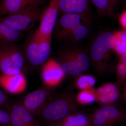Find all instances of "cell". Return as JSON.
I'll return each mask as SVG.
<instances>
[{"mask_svg": "<svg viewBox=\"0 0 126 126\" xmlns=\"http://www.w3.org/2000/svg\"><path fill=\"white\" fill-rule=\"evenodd\" d=\"M44 2L45 0H0V17L29 6H40Z\"/></svg>", "mask_w": 126, "mask_h": 126, "instance_id": "obj_15", "label": "cell"}, {"mask_svg": "<svg viewBox=\"0 0 126 126\" xmlns=\"http://www.w3.org/2000/svg\"><path fill=\"white\" fill-rule=\"evenodd\" d=\"M79 109L77 95L73 90H68L49 97L38 119L44 124L53 123L77 112Z\"/></svg>", "mask_w": 126, "mask_h": 126, "instance_id": "obj_1", "label": "cell"}, {"mask_svg": "<svg viewBox=\"0 0 126 126\" xmlns=\"http://www.w3.org/2000/svg\"><path fill=\"white\" fill-rule=\"evenodd\" d=\"M79 104L83 105L90 104L96 101L94 89L81 90L77 95Z\"/></svg>", "mask_w": 126, "mask_h": 126, "instance_id": "obj_21", "label": "cell"}, {"mask_svg": "<svg viewBox=\"0 0 126 126\" xmlns=\"http://www.w3.org/2000/svg\"><path fill=\"white\" fill-rule=\"evenodd\" d=\"M59 11V0H50L47 8L43 11L40 24L38 29L34 32L35 34L44 38L52 39Z\"/></svg>", "mask_w": 126, "mask_h": 126, "instance_id": "obj_9", "label": "cell"}, {"mask_svg": "<svg viewBox=\"0 0 126 126\" xmlns=\"http://www.w3.org/2000/svg\"><path fill=\"white\" fill-rule=\"evenodd\" d=\"M90 23L82 24L78 25L69 34L67 40L79 41L85 38L88 34Z\"/></svg>", "mask_w": 126, "mask_h": 126, "instance_id": "obj_18", "label": "cell"}, {"mask_svg": "<svg viewBox=\"0 0 126 126\" xmlns=\"http://www.w3.org/2000/svg\"><path fill=\"white\" fill-rule=\"evenodd\" d=\"M89 22L88 14H64L56 22L54 29L55 36L61 40H67L69 34L78 25Z\"/></svg>", "mask_w": 126, "mask_h": 126, "instance_id": "obj_8", "label": "cell"}, {"mask_svg": "<svg viewBox=\"0 0 126 126\" xmlns=\"http://www.w3.org/2000/svg\"><path fill=\"white\" fill-rule=\"evenodd\" d=\"M7 106V98L4 92L0 90V107Z\"/></svg>", "mask_w": 126, "mask_h": 126, "instance_id": "obj_28", "label": "cell"}, {"mask_svg": "<svg viewBox=\"0 0 126 126\" xmlns=\"http://www.w3.org/2000/svg\"><path fill=\"white\" fill-rule=\"evenodd\" d=\"M24 54L15 43L0 46V72L12 75L22 72L24 65Z\"/></svg>", "mask_w": 126, "mask_h": 126, "instance_id": "obj_6", "label": "cell"}, {"mask_svg": "<svg viewBox=\"0 0 126 126\" xmlns=\"http://www.w3.org/2000/svg\"><path fill=\"white\" fill-rule=\"evenodd\" d=\"M117 81L116 83L121 87L126 81V64L119 62L116 67Z\"/></svg>", "mask_w": 126, "mask_h": 126, "instance_id": "obj_22", "label": "cell"}, {"mask_svg": "<svg viewBox=\"0 0 126 126\" xmlns=\"http://www.w3.org/2000/svg\"><path fill=\"white\" fill-rule=\"evenodd\" d=\"M48 124H50L55 126H77L75 124L68 122L64 118H63V119L58 121Z\"/></svg>", "mask_w": 126, "mask_h": 126, "instance_id": "obj_27", "label": "cell"}, {"mask_svg": "<svg viewBox=\"0 0 126 126\" xmlns=\"http://www.w3.org/2000/svg\"><path fill=\"white\" fill-rule=\"evenodd\" d=\"M21 33L0 20V46L15 43L20 39Z\"/></svg>", "mask_w": 126, "mask_h": 126, "instance_id": "obj_17", "label": "cell"}, {"mask_svg": "<svg viewBox=\"0 0 126 126\" xmlns=\"http://www.w3.org/2000/svg\"><path fill=\"white\" fill-rule=\"evenodd\" d=\"M59 63L65 73L77 78L88 70L90 57L81 48H69L60 53Z\"/></svg>", "mask_w": 126, "mask_h": 126, "instance_id": "obj_3", "label": "cell"}, {"mask_svg": "<svg viewBox=\"0 0 126 126\" xmlns=\"http://www.w3.org/2000/svg\"><path fill=\"white\" fill-rule=\"evenodd\" d=\"M115 41L114 34L106 32L98 35L93 42L90 49V61L99 74H104L108 71L110 54Z\"/></svg>", "mask_w": 126, "mask_h": 126, "instance_id": "obj_2", "label": "cell"}, {"mask_svg": "<svg viewBox=\"0 0 126 126\" xmlns=\"http://www.w3.org/2000/svg\"><path fill=\"white\" fill-rule=\"evenodd\" d=\"M96 9L98 14L102 16L112 14L114 7L111 0H89Z\"/></svg>", "mask_w": 126, "mask_h": 126, "instance_id": "obj_19", "label": "cell"}, {"mask_svg": "<svg viewBox=\"0 0 126 126\" xmlns=\"http://www.w3.org/2000/svg\"><path fill=\"white\" fill-rule=\"evenodd\" d=\"M112 2L113 5L114 6V7H115V6L116 4L120 0H111Z\"/></svg>", "mask_w": 126, "mask_h": 126, "instance_id": "obj_32", "label": "cell"}, {"mask_svg": "<svg viewBox=\"0 0 126 126\" xmlns=\"http://www.w3.org/2000/svg\"><path fill=\"white\" fill-rule=\"evenodd\" d=\"M122 93L121 94V99L122 101L126 104V81L123 84Z\"/></svg>", "mask_w": 126, "mask_h": 126, "instance_id": "obj_30", "label": "cell"}, {"mask_svg": "<svg viewBox=\"0 0 126 126\" xmlns=\"http://www.w3.org/2000/svg\"><path fill=\"white\" fill-rule=\"evenodd\" d=\"M50 88L46 85L39 88L27 94L21 103L24 107L36 118L50 97Z\"/></svg>", "mask_w": 126, "mask_h": 126, "instance_id": "obj_10", "label": "cell"}, {"mask_svg": "<svg viewBox=\"0 0 126 126\" xmlns=\"http://www.w3.org/2000/svg\"><path fill=\"white\" fill-rule=\"evenodd\" d=\"M89 0H59V11L64 14H88Z\"/></svg>", "mask_w": 126, "mask_h": 126, "instance_id": "obj_16", "label": "cell"}, {"mask_svg": "<svg viewBox=\"0 0 126 126\" xmlns=\"http://www.w3.org/2000/svg\"><path fill=\"white\" fill-rule=\"evenodd\" d=\"M114 34L115 40L126 43V32H118Z\"/></svg>", "mask_w": 126, "mask_h": 126, "instance_id": "obj_26", "label": "cell"}, {"mask_svg": "<svg viewBox=\"0 0 126 126\" xmlns=\"http://www.w3.org/2000/svg\"><path fill=\"white\" fill-rule=\"evenodd\" d=\"M120 88L115 82L106 83L94 89L96 101L102 106L115 104L121 99Z\"/></svg>", "mask_w": 126, "mask_h": 126, "instance_id": "obj_13", "label": "cell"}, {"mask_svg": "<svg viewBox=\"0 0 126 126\" xmlns=\"http://www.w3.org/2000/svg\"><path fill=\"white\" fill-rule=\"evenodd\" d=\"M113 49L120 55L123 54L126 52V43L116 40Z\"/></svg>", "mask_w": 126, "mask_h": 126, "instance_id": "obj_25", "label": "cell"}, {"mask_svg": "<svg viewBox=\"0 0 126 126\" xmlns=\"http://www.w3.org/2000/svg\"><path fill=\"white\" fill-rule=\"evenodd\" d=\"M119 62L126 64V52L120 55Z\"/></svg>", "mask_w": 126, "mask_h": 126, "instance_id": "obj_31", "label": "cell"}, {"mask_svg": "<svg viewBox=\"0 0 126 126\" xmlns=\"http://www.w3.org/2000/svg\"><path fill=\"white\" fill-rule=\"evenodd\" d=\"M44 126H55L50 124H44Z\"/></svg>", "mask_w": 126, "mask_h": 126, "instance_id": "obj_33", "label": "cell"}, {"mask_svg": "<svg viewBox=\"0 0 126 126\" xmlns=\"http://www.w3.org/2000/svg\"><path fill=\"white\" fill-rule=\"evenodd\" d=\"M52 39L31 33L25 42L24 56L30 64L37 67L45 63L49 57L51 50Z\"/></svg>", "mask_w": 126, "mask_h": 126, "instance_id": "obj_4", "label": "cell"}, {"mask_svg": "<svg viewBox=\"0 0 126 126\" xmlns=\"http://www.w3.org/2000/svg\"><path fill=\"white\" fill-rule=\"evenodd\" d=\"M0 126H12L10 112L1 108H0Z\"/></svg>", "mask_w": 126, "mask_h": 126, "instance_id": "obj_24", "label": "cell"}, {"mask_svg": "<svg viewBox=\"0 0 126 126\" xmlns=\"http://www.w3.org/2000/svg\"><path fill=\"white\" fill-rule=\"evenodd\" d=\"M96 83V79L93 76L89 75H82L77 77L75 84L76 87L82 90L93 88Z\"/></svg>", "mask_w": 126, "mask_h": 126, "instance_id": "obj_20", "label": "cell"}, {"mask_svg": "<svg viewBox=\"0 0 126 126\" xmlns=\"http://www.w3.org/2000/svg\"><path fill=\"white\" fill-rule=\"evenodd\" d=\"M65 74L60 64L50 59L43 66L41 77L45 85L51 88L57 86L63 80Z\"/></svg>", "mask_w": 126, "mask_h": 126, "instance_id": "obj_12", "label": "cell"}, {"mask_svg": "<svg viewBox=\"0 0 126 126\" xmlns=\"http://www.w3.org/2000/svg\"><path fill=\"white\" fill-rule=\"evenodd\" d=\"M26 79L23 72L12 75H0V85L10 93L23 92L26 87Z\"/></svg>", "mask_w": 126, "mask_h": 126, "instance_id": "obj_14", "label": "cell"}, {"mask_svg": "<svg viewBox=\"0 0 126 126\" xmlns=\"http://www.w3.org/2000/svg\"><path fill=\"white\" fill-rule=\"evenodd\" d=\"M76 125L77 126H90L89 117L84 113L78 111L74 113Z\"/></svg>", "mask_w": 126, "mask_h": 126, "instance_id": "obj_23", "label": "cell"}, {"mask_svg": "<svg viewBox=\"0 0 126 126\" xmlns=\"http://www.w3.org/2000/svg\"><path fill=\"white\" fill-rule=\"evenodd\" d=\"M119 20L122 26L126 29V11L121 15Z\"/></svg>", "mask_w": 126, "mask_h": 126, "instance_id": "obj_29", "label": "cell"}, {"mask_svg": "<svg viewBox=\"0 0 126 126\" xmlns=\"http://www.w3.org/2000/svg\"><path fill=\"white\" fill-rule=\"evenodd\" d=\"M91 126H113L126 121V108L116 104L102 106L89 117Z\"/></svg>", "mask_w": 126, "mask_h": 126, "instance_id": "obj_7", "label": "cell"}, {"mask_svg": "<svg viewBox=\"0 0 126 126\" xmlns=\"http://www.w3.org/2000/svg\"><path fill=\"white\" fill-rule=\"evenodd\" d=\"M43 11L40 6H29L0 17V20L16 31L22 33L40 20Z\"/></svg>", "mask_w": 126, "mask_h": 126, "instance_id": "obj_5", "label": "cell"}, {"mask_svg": "<svg viewBox=\"0 0 126 126\" xmlns=\"http://www.w3.org/2000/svg\"></svg>", "mask_w": 126, "mask_h": 126, "instance_id": "obj_35", "label": "cell"}, {"mask_svg": "<svg viewBox=\"0 0 126 126\" xmlns=\"http://www.w3.org/2000/svg\"></svg>", "mask_w": 126, "mask_h": 126, "instance_id": "obj_34", "label": "cell"}, {"mask_svg": "<svg viewBox=\"0 0 126 126\" xmlns=\"http://www.w3.org/2000/svg\"><path fill=\"white\" fill-rule=\"evenodd\" d=\"M9 109L12 126H44L24 107L21 103L14 104Z\"/></svg>", "mask_w": 126, "mask_h": 126, "instance_id": "obj_11", "label": "cell"}]
</instances>
